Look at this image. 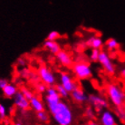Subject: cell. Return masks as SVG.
Returning a JSON list of instances; mask_svg holds the SVG:
<instances>
[{
	"mask_svg": "<svg viewBox=\"0 0 125 125\" xmlns=\"http://www.w3.org/2000/svg\"><path fill=\"white\" fill-rule=\"evenodd\" d=\"M73 73L78 80H88L93 76V70L86 62H77L73 65Z\"/></svg>",
	"mask_w": 125,
	"mask_h": 125,
	"instance_id": "obj_3",
	"label": "cell"
},
{
	"mask_svg": "<svg viewBox=\"0 0 125 125\" xmlns=\"http://www.w3.org/2000/svg\"><path fill=\"white\" fill-rule=\"evenodd\" d=\"M56 60L63 66H71L73 64V58L71 54L65 50H61L55 54Z\"/></svg>",
	"mask_w": 125,
	"mask_h": 125,
	"instance_id": "obj_12",
	"label": "cell"
},
{
	"mask_svg": "<svg viewBox=\"0 0 125 125\" xmlns=\"http://www.w3.org/2000/svg\"><path fill=\"white\" fill-rule=\"evenodd\" d=\"M88 102L91 104L92 106L94 107L98 111H102V110L106 109L109 103L108 101L102 95H98V94H91L88 96Z\"/></svg>",
	"mask_w": 125,
	"mask_h": 125,
	"instance_id": "obj_7",
	"label": "cell"
},
{
	"mask_svg": "<svg viewBox=\"0 0 125 125\" xmlns=\"http://www.w3.org/2000/svg\"><path fill=\"white\" fill-rule=\"evenodd\" d=\"M123 89H124V91H125V81H124V83H123Z\"/></svg>",
	"mask_w": 125,
	"mask_h": 125,
	"instance_id": "obj_33",
	"label": "cell"
},
{
	"mask_svg": "<svg viewBox=\"0 0 125 125\" xmlns=\"http://www.w3.org/2000/svg\"><path fill=\"white\" fill-rule=\"evenodd\" d=\"M14 103L21 111H26L28 108H30V102L27 98L24 96L21 92H17L14 96Z\"/></svg>",
	"mask_w": 125,
	"mask_h": 125,
	"instance_id": "obj_10",
	"label": "cell"
},
{
	"mask_svg": "<svg viewBox=\"0 0 125 125\" xmlns=\"http://www.w3.org/2000/svg\"><path fill=\"white\" fill-rule=\"evenodd\" d=\"M36 118H37V120L39 121V122L46 123V122H49L50 116H49V114L44 110V111H41V112L36 113Z\"/></svg>",
	"mask_w": 125,
	"mask_h": 125,
	"instance_id": "obj_18",
	"label": "cell"
},
{
	"mask_svg": "<svg viewBox=\"0 0 125 125\" xmlns=\"http://www.w3.org/2000/svg\"><path fill=\"white\" fill-rule=\"evenodd\" d=\"M19 74L22 76L23 78L29 79L30 78V74H31V71L26 67H21V70H19Z\"/></svg>",
	"mask_w": 125,
	"mask_h": 125,
	"instance_id": "obj_21",
	"label": "cell"
},
{
	"mask_svg": "<svg viewBox=\"0 0 125 125\" xmlns=\"http://www.w3.org/2000/svg\"><path fill=\"white\" fill-rule=\"evenodd\" d=\"M7 83H8V82H7L6 79L0 78V90H3L4 87H5Z\"/></svg>",
	"mask_w": 125,
	"mask_h": 125,
	"instance_id": "obj_28",
	"label": "cell"
},
{
	"mask_svg": "<svg viewBox=\"0 0 125 125\" xmlns=\"http://www.w3.org/2000/svg\"><path fill=\"white\" fill-rule=\"evenodd\" d=\"M16 63H17V65L20 66V67H25V66L27 65V60L25 59V57H20V58L17 59Z\"/></svg>",
	"mask_w": 125,
	"mask_h": 125,
	"instance_id": "obj_27",
	"label": "cell"
},
{
	"mask_svg": "<svg viewBox=\"0 0 125 125\" xmlns=\"http://www.w3.org/2000/svg\"><path fill=\"white\" fill-rule=\"evenodd\" d=\"M123 122H125V108H123Z\"/></svg>",
	"mask_w": 125,
	"mask_h": 125,
	"instance_id": "obj_31",
	"label": "cell"
},
{
	"mask_svg": "<svg viewBox=\"0 0 125 125\" xmlns=\"http://www.w3.org/2000/svg\"><path fill=\"white\" fill-rule=\"evenodd\" d=\"M60 37V34L57 31H51L49 34H47L46 39L47 40H52V41H56Z\"/></svg>",
	"mask_w": 125,
	"mask_h": 125,
	"instance_id": "obj_23",
	"label": "cell"
},
{
	"mask_svg": "<svg viewBox=\"0 0 125 125\" xmlns=\"http://www.w3.org/2000/svg\"><path fill=\"white\" fill-rule=\"evenodd\" d=\"M100 52H101V50H99V49H92L91 52H90V54H89L90 60L93 61V62H98V58H99V55H100Z\"/></svg>",
	"mask_w": 125,
	"mask_h": 125,
	"instance_id": "obj_20",
	"label": "cell"
},
{
	"mask_svg": "<svg viewBox=\"0 0 125 125\" xmlns=\"http://www.w3.org/2000/svg\"><path fill=\"white\" fill-rule=\"evenodd\" d=\"M55 88H56L57 92H58L59 95L61 96V98H67V97L69 96L70 93H69L62 84H58Z\"/></svg>",
	"mask_w": 125,
	"mask_h": 125,
	"instance_id": "obj_19",
	"label": "cell"
},
{
	"mask_svg": "<svg viewBox=\"0 0 125 125\" xmlns=\"http://www.w3.org/2000/svg\"><path fill=\"white\" fill-rule=\"evenodd\" d=\"M53 119L57 125H72L73 122V112L65 102L61 101L53 113Z\"/></svg>",
	"mask_w": 125,
	"mask_h": 125,
	"instance_id": "obj_1",
	"label": "cell"
},
{
	"mask_svg": "<svg viewBox=\"0 0 125 125\" xmlns=\"http://www.w3.org/2000/svg\"><path fill=\"white\" fill-rule=\"evenodd\" d=\"M104 42H103V38L99 36V35H92L85 41V45L90 47L91 49H99L103 46Z\"/></svg>",
	"mask_w": 125,
	"mask_h": 125,
	"instance_id": "obj_13",
	"label": "cell"
},
{
	"mask_svg": "<svg viewBox=\"0 0 125 125\" xmlns=\"http://www.w3.org/2000/svg\"><path fill=\"white\" fill-rule=\"evenodd\" d=\"M59 80H60V84H62L69 93H71L73 90H74L76 87H78L76 82L73 80L72 75L70 74V73H65V72L61 73L59 76Z\"/></svg>",
	"mask_w": 125,
	"mask_h": 125,
	"instance_id": "obj_8",
	"label": "cell"
},
{
	"mask_svg": "<svg viewBox=\"0 0 125 125\" xmlns=\"http://www.w3.org/2000/svg\"><path fill=\"white\" fill-rule=\"evenodd\" d=\"M44 47L45 50H47L49 53L52 54H56L60 50H61V46L60 44L57 43V41H52V40H45L44 42Z\"/></svg>",
	"mask_w": 125,
	"mask_h": 125,
	"instance_id": "obj_14",
	"label": "cell"
},
{
	"mask_svg": "<svg viewBox=\"0 0 125 125\" xmlns=\"http://www.w3.org/2000/svg\"><path fill=\"white\" fill-rule=\"evenodd\" d=\"M14 125H23V124L21 123V122H16V123H15Z\"/></svg>",
	"mask_w": 125,
	"mask_h": 125,
	"instance_id": "obj_32",
	"label": "cell"
},
{
	"mask_svg": "<svg viewBox=\"0 0 125 125\" xmlns=\"http://www.w3.org/2000/svg\"><path fill=\"white\" fill-rule=\"evenodd\" d=\"M119 75L123 81H125V67H123V68H122L120 70Z\"/></svg>",
	"mask_w": 125,
	"mask_h": 125,
	"instance_id": "obj_29",
	"label": "cell"
},
{
	"mask_svg": "<svg viewBox=\"0 0 125 125\" xmlns=\"http://www.w3.org/2000/svg\"><path fill=\"white\" fill-rule=\"evenodd\" d=\"M85 115L89 119H94V116H95V112H94V110L92 107H88L85 110Z\"/></svg>",
	"mask_w": 125,
	"mask_h": 125,
	"instance_id": "obj_25",
	"label": "cell"
},
{
	"mask_svg": "<svg viewBox=\"0 0 125 125\" xmlns=\"http://www.w3.org/2000/svg\"><path fill=\"white\" fill-rule=\"evenodd\" d=\"M86 125H101L99 122H95V121H93V120H91V121H89V122L86 123Z\"/></svg>",
	"mask_w": 125,
	"mask_h": 125,
	"instance_id": "obj_30",
	"label": "cell"
},
{
	"mask_svg": "<svg viewBox=\"0 0 125 125\" xmlns=\"http://www.w3.org/2000/svg\"><path fill=\"white\" fill-rule=\"evenodd\" d=\"M98 62L104 70V72L107 73L108 74H113L115 73V65L111 59L110 54L106 51H101Z\"/></svg>",
	"mask_w": 125,
	"mask_h": 125,
	"instance_id": "obj_6",
	"label": "cell"
},
{
	"mask_svg": "<svg viewBox=\"0 0 125 125\" xmlns=\"http://www.w3.org/2000/svg\"><path fill=\"white\" fill-rule=\"evenodd\" d=\"M21 93H22V94H24V96H25V98H27L29 101L34 96V94H33V92H32L30 89H28V88H26V87H23L22 89H21Z\"/></svg>",
	"mask_w": 125,
	"mask_h": 125,
	"instance_id": "obj_22",
	"label": "cell"
},
{
	"mask_svg": "<svg viewBox=\"0 0 125 125\" xmlns=\"http://www.w3.org/2000/svg\"><path fill=\"white\" fill-rule=\"evenodd\" d=\"M37 73L42 83H44L47 86H53L55 84L56 76L53 71L46 65H44V64L41 65L37 70Z\"/></svg>",
	"mask_w": 125,
	"mask_h": 125,
	"instance_id": "obj_5",
	"label": "cell"
},
{
	"mask_svg": "<svg viewBox=\"0 0 125 125\" xmlns=\"http://www.w3.org/2000/svg\"><path fill=\"white\" fill-rule=\"evenodd\" d=\"M2 92H3L4 96L6 97V98H14V96H15L16 93L18 92V90H17V87H16L15 84L8 83L4 87Z\"/></svg>",
	"mask_w": 125,
	"mask_h": 125,
	"instance_id": "obj_16",
	"label": "cell"
},
{
	"mask_svg": "<svg viewBox=\"0 0 125 125\" xmlns=\"http://www.w3.org/2000/svg\"><path fill=\"white\" fill-rule=\"evenodd\" d=\"M106 94L109 101L116 108L123 107L125 103V91L116 83H109L106 86Z\"/></svg>",
	"mask_w": 125,
	"mask_h": 125,
	"instance_id": "obj_2",
	"label": "cell"
},
{
	"mask_svg": "<svg viewBox=\"0 0 125 125\" xmlns=\"http://www.w3.org/2000/svg\"><path fill=\"white\" fill-rule=\"evenodd\" d=\"M44 101H45V104H46L48 111L52 113L54 111V109L56 108L57 104L61 102V96L58 94L56 88L53 87V86L47 87Z\"/></svg>",
	"mask_w": 125,
	"mask_h": 125,
	"instance_id": "obj_4",
	"label": "cell"
},
{
	"mask_svg": "<svg viewBox=\"0 0 125 125\" xmlns=\"http://www.w3.org/2000/svg\"><path fill=\"white\" fill-rule=\"evenodd\" d=\"M29 102H30V107L34 110L35 113H38V112H41V111H44V103H43V101L41 100L39 97L34 95Z\"/></svg>",
	"mask_w": 125,
	"mask_h": 125,
	"instance_id": "obj_15",
	"label": "cell"
},
{
	"mask_svg": "<svg viewBox=\"0 0 125 125\" xmlns=\"http://www.w3.org/2000/svg\"><path fill=\"white\" fill-rule=\"evenodd\" d=\"M101 125H117L115 115L110 110L104 109L100 114Z\"/></svg>",
	"mask_w": 125,
	"mask_h": 125,
	"instance_id": "obj_9",
	"label": "cell"
},
{
	"mask_svg": "<svg viewBox=\"0 0 125 125\" xmlns=\"http://www.w3.org/2000/svg\"><path fill=\"white\" fill-rule=\"evenodd\" d=\"M46 89H47V85L44 84V83H37V84L35 85V90H36V92L39 93V94H45Z\"/></svg>",
	"mask_w": 125,
	"mask_h": 125,
	"instance_id": "obj_24",
	"label": "cell"
},
{
	"mask_svg": "<svg viewBox=\"0 0 125 125\" xmlns=\"http://www.w3.org/2000/svg\"><path fill=\"white\" fill-rule=\"evenodd\" d=\"M70 95H71L72 100L75 103H85V102H88V95L83 89L79 87H76L74 90H73L70 93Z\"/></svg>",
	"mask_w": 125,
	"mask_h": 125,
	"instance_id": "obj_11",
	"label": "cell"
},
{
	"mask_svg": "<svg viewBox=\"0 0 125 125\" xmlns=\"http://www.w3.org/2000/svg\"><path fill=\"white\" fill-rule=\"evenodd\" d=\"M120 44L119 42L114 39V38H109L108 40L105 42V47L106 49L110 52H114L119 48Z\"/></svg>",
	"mask_w": 125,
	"mask_h": 125,
	"instance_id": "obj_17",
	"label": "cell"
},
{
	"mask_svg": "<svg viewBox=\"0 0 125 125\" xmlns=\"http://www.w3.org/2000/svg\"><path fill=\"white\" fill-rule=\"evenodd\" d=\"M6 113H7V110H6V107L0 103V119L4 120L6 117Z\"/></svg>",
	"mask_w": 125,
	"mask_h": 125,
	"instance_id": "obj_26",
	"label": "cell"
}]
</instances>
